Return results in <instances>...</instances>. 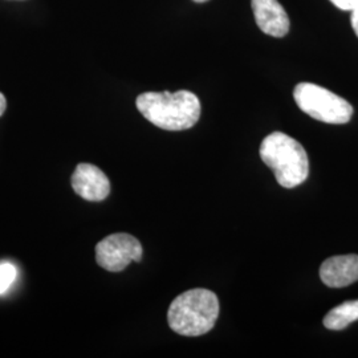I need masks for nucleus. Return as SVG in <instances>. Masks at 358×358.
<instances>
[{"label": "nucleus", "mask_w": 358, "mask_h": 358, "mask_svg": "<svg viewBox=\"0 0 358 358\" xmlns=\"http://www.w3.org/2000/svg\"><path fill=\"white\" fill-rule=\"evenodd\" d=\"M219 316L217 294L205 288L186 291L171 303L167 312L169 327L180 336L198 337L210 332Z\"/></svg>", "instance_id": "2"}, {"label": "nucleus", "mask_w": 358, "mask_h": 358, "mask_svg": "<svg viewBox=\"0 0 358 358\" xmlns=\"http://www.w3.org/2000/svg\"><path fill=\"white\" fill-rule=\"evenodd\" d=\"M192 1H196V3H205V1H208V0H192Z\"/></svg>", "instance_id": "14"}, {"label": "nucleus", "mask_w": 358, "mask_h": 358, "mask_svg": "<svg viewBox=\"0 0 358 358\" xmlns=\"http://www.w3.org/2000/svg\"><path fill=\"white\" fill-rule=\"evenodd\" d=\"M357 320L358 300H353L331 309L324 317V327L331 331H343L348 325Z\"/></svg>", "instance_id": "9"}, {"label": "nucleus", "mask_w": 358, "mask_h": 358, "mask_svg": "<svg viewBox=\"0 0 358 358\" xmlns=\"http://www.w3.org/2000/svg\"><path fill=\"white\" fill-rule=\"evenodd\" d=\"M136 105L149 122L164 130L192 128L201 117V101L189 90L146 92L137 97Z\"/></svg>", "instance_id": "1"}, {"label": "nucleus", "mask_w": 358, "mask_h": 358, "mask_svg": "<svg viewBox=\"0 0 358 358\" xmlns=\"http://www.w3.org/2000/svg\"><path fill=\"white\" fill-rule=\"evenodd\" d=\"M71 182L77 195L90 202H101L110 192V182L105 173L90 164L77 165Z\"/></svg>", "instance_id": "6"}, {"label": "nucleus", "mask_w": 358, "mask_h": 358, "mask_svg": "<svg viewBox=\"0 0 358 358\" xmlns=\"http://www.w3.org/2000/svg\"><path fill=\"white\" fill-rule=\"evenodd\" d=\"M294 97L297 106L304 113L321 122L341 125L349 122L353 115V106L350 103L316 84H297Z\"/></svg>", "instance_id": "4"}, {"label": "nucleus", "mask_w": 358, "mask_h": 358, "mask_svg": "<svg viewBox=\"0 0 358 358\" xmlns=\"http://www.w3.org/2000/svg\"><path fill=\"white\" fill-rule=\"evenodd\" d=\"M6 109H7V100H6L4 94L0 92V117L6 112Z\"/></svg>", "instance_id": "13"}, {"label": "nucleus", "mask_w": 358, "mask_h": 358, "mask_svg": "<svg viewBox=\"0 0 358 358\" xmlns=\"http://www.w3.org/2000/svg\"><path fill=\"white\" fill-rule=\"evenodd\" d=\"M333 4L343 11H353L358 8V0H331Z\"/></svg>", "instance_id": "11"}, {"label": "nucleus", "mask_w": 358, "mask_h": 358, "mask_svg": "<svg viewBox=\"0 0 358 358\" xmlns=\"http://www.w3.org/2000/svg\"><path fill=\"white\" fill-rule=\"evenodd\" d=\"M142 245L129 234H112L96 245V260L109 272H121L131 262H141Z\"/></svg>", "instance_id": "5"}, {"label": "nucleus", "mask_w": 358, "mask_h": 358, "mask_svg": "<svg viewBox=\"0 0 358 358\" xmlns=\"http://www.w3.org/2000/svg\"><path fill=\"white\" fill-rule=\"evenodd\" d=\"M256 24L269 36L282 38L289 32V17L279 0H251Z\"/></svg>", "instance_id": "7"}, {"label": "nucleus", "mask_w": 358, "mask_h": 358, "mask_svg": "<svg viewBox=\"0 0 358 358\" xmlns=\"http://www.w3.org/2000/svg\"><path fill=\"white\" fill-rule=\"evenodd\" d=\"M260 158L285 189H294L308 178L309 159L306 149L284 133L275 131L263 140Z\"/></svg>", "instance_id": "3"}, {"label": "nucleus", "mask_w": 358, "mask_h": 358, "mask_svg": "<svg viewBox=\"0 0 358 358\" xmlns=\"http://www.w3.org/2000/svg\"><path fill=\"white\" fill-rule=\"evenodd\" d=\"M320 279L331 288H344L358 282V255L328 257L321 264Z\"/></svg>", "instance_id": "8"}, {"label": "nucleus", "mask_w": 358, "mask_h": 358, "mask_svg": "<svg viewBox=\"0 0 358 358\" xmlns=\"http://www.w3.org/2000/svg\"><path fill=\"white\" fill-rule=\"evenodd\" d=\"M350 23H352V27H353V29H355V32H356V35H357L358 38V8L352 11Z\"/></svg>", "instance_id": "12"}, {"label": "nucleus", "mask_w": 358, "mask_h": 358, "mask_svg": "<svg viewBox=\"0 0 358 358\" xmlns=\"http://www.w3.org/2000/svg\"><path fill=\"white\" fill-rule=\"evenodd\" d=\"M17 275V271L15 268V266L8 263V262H3L0 263V294H4L15 282Z\"/></svg>", "instance_id": "10"}]
</instances>
